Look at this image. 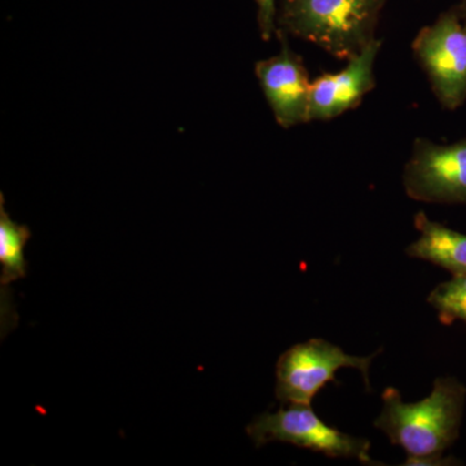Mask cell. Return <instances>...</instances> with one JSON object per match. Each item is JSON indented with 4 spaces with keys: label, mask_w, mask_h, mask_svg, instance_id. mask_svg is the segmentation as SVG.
<instances>
[{
    "label": "cell",
    "mask_w": 466,
    "mask_h": 466,
    "mask_svg": "<svg viewBox=\"0 0 466 466\" xmlns=\"http://www.w3.org/2000/svg\"><path fill=\"white\" fill-rule=\"evenodd\" d=\"M375 426L392 444L406 451V465H441L443 452L458 438L465 389L455 379L440 377L433 390L416 403H406L395 388L382 395Z\"/></svg>",
    "instance_id": "cell-1"
},
{
    "label": "cell",
    "mask_w": 466,
    "mask_h": 466,
    "mask_svg": "<svg viewBox=\"0 0 466 466\" xmlns=\"http://www.w3.org/2000/svg\"><path fill=\"white\" fill-rule=\"evenodd\" d=\"M386 0H284L283 34L314 43L339 60L357 56L376 39Z\"/></svg>",
    "instance_id": "cell-2"
},
{
    "label": "cell",
    "mask_w": 466,
    "mask_h": 466,
    "mask_svg": "<svg viewBox=\"0 0 466 466\" xmlns=\"http://www.w3.org/2000/svg\"><path fill=\"white\" fill-rule=\"evenodd\" d=\"M257 447L271 441L293 444L333 459H357L366 465H379L370 458V441L343 433L325 424L311 404H288L278 412H265L247 426Z\"/></svg>",
    "instance_id": "cell-3"
},
{
    "label": "cell",
    "mask_w": 466,
    "mask_h": 466,
    "mask_svg": "<svg viewBox=\"0 0 466 466\" xmlns=\"http://www.w3.org/2000/svg\"><path fill=\"white\" fill-rule=\"evenodd\" d=\"M413 55L428 76L441 108L456 110L466 101V24L458 5L422 27L412 43Z\"/></svg>",
    "instance_id": "cell-4"
},
{
    "label": "cell",
    "mask_w": 466,
    "mask_h": 466,
    "mask_svg": "<svg viewBox=\"0 0 466 466\" xmlns=\"http://www.w3.org/2000/svg\"><path fill=\"white\" fill-rule=\"evenodd\" d=\"M379 352L370 357L349 355L323 339L297 343L276 364V398L283 406L311 404L327 383L336 382L337 370L342 368L358 370L370 388V364Z\"/></svg>",
    "instance_id": "cell-5"
},
{
    "label": "cell",
    "mask_w": 466,
    "mask_h": 466,
    "mask_svg": "<svg viewBox=\"0 0 466 466\" xmlns=\"http://www.w3.org/2000/svg\"><path fill=\"white\" fill-rule=\"evenodd\" d=\"M403 186L412 200L466 205V137L451 144L416 139Z\"/></svg>",
    "instance_id": "cell-6"
},
{
    "label": "cell",
    "mask_w": 466,
    "mask_h": 466,
    "mask_svg": "<svg viewBox=\"0 0 466 466\" xmlns=\"http://www.w3.org/2000/svg\"><path fill=\"white\" fill-rule=\"evenodd\" d=\"M382 41L376 38L360 54L350 58L337 73H325L311 82L309 121H329L354 109L375 88V64Z\"/></svg>",
    "instance_id": "cell-7"
},
{
    "label": "cell",
    "mask_w": 466,
    "mask_h": 466,
    "mask_svg": "<svg viewBox=\"0 0 466 466\" xmlns=\"http://www.w3.org/2000/svg\"><path fill=\"white\" fill-rule=\"evenodd\" d=\"M280 54L258 61L256 75L278 124L284 128L306 124L309 119L311 82L302 58L281 38Z\"/></svg>",
    "instance_id": "cell-8"
},
{
    "label": "cell",
    "mask_w": 466,
    "mask_h": 466,
    "mask_svg": "<svg viewBox=\"0 0 466 466\" xmlns=\"http://www.w3.org/2000/svg\"><path fill=\"white\" fill-rule=\"evenodd\" d=\"M420 236L407 248L410 258L426 260L453 276L466 275V235L429 219L420 211L415 217Z\"/></svg>",
    "instance_id": "cell-9"
},
{
    "label": "cell",
    "mask_w": 466,
    "mask_h": 466,
    "mask_svg": "<svg viewBox=\"0 0 466 466\" xmlns=\"http://www.w3.org/2000/svg\"><path fill=\"white\" fill-rule=\"evenodd\" d=\"M32 232L29 227L18 225L11 219L5 208V198L0 196V285L2 291L9 284L25 278L27 262L24 256Z\"/></svg>",
    "instance_id": "cell-10"
},
{
    "label": "cell",
    "mask_w": 466,
    "mask_h": 466,
    "mask_svg": "<svg viewBox=\"0 0 466 466\" xmlns=\"http://www.w3.org/2000/svg\"><path fill=\"white\" fill-rule=\"evenodd\" d=\"M428 302L437 309L443 323L461 320L466 324V275L453 276L435 287L429 294Z\"/></svg>",
    "instance_id": "cell-11"
},
{
    "label": "cell",
    "mask_w": 466,
    "mask_h": 466,
    "mask_svg": "<svg viewBox=\"0 0 466 466\" xmlns=\"http://www.w3.org/2000/svg\"><path fill=\"white\" fill-rule=\"evenodd\" d=\"M258 5V18L260 33H262L263 39L268 41L272 34L276 32V2L278 0H256Z\"/></svg>",
    "instance_id": "cell-12"
},
{
    "label": "cell",
    "mask_w": 466,
    "mask_h": 466,
    "mask_svg": "<svg viewBox=\"0 0 466 466\" xmlns=\"http://www.w3.org/2000/svg\"><path fill=\"white\" fill-rule=\"evenodd\" d=\"M458 8L460 15H461L462 20H464L466 24V0H460Z\"/></svg>",
    "instance_id": "cell-13"
}]
</instances>
